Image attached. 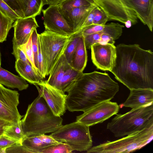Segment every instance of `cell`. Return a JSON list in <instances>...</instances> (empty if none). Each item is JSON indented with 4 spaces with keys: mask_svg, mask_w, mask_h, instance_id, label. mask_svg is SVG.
Instances as JSON below:
<instances>
[{
    "mask_svg": "<svg viewBox=\"0 0 153 153\" xmlns=\"http://www.w3.org/2000/svg\"><path fill=\"white\" fill-rule=\"evenodd\" d=\"M42 11L45 30L66 36L74 33L59 11L57 4L50 5Z\"/></svg>",
    "mask_w": 153,
    "mask_h": 153,
    "instance_id": "obj_12",
    "label": "cell"
},
{
    "mask_svg": "<svg viewBox=\"0 0 153 153\" xmlns=\"http://www.w3.org/2000/svg\"><path fill=\"white\" fill-rule=\"evenodd\" d=\"M73 35H64L45 29L42 33L38 34L46 76L49 75L53 68L64 53Z\"/></svg>",
    "mask_w": 153,
    "mask_h": 153,
    "instance_id": "obj_6",
    "label": "cell"
},
{
    "mask_svg": "<svg viewBox=\"0 0 153 153\" xmlns=\"http://www.w3.org/2000/svg\"><path fill=\"white\" fill-rule=\"evenodd\" d=\"M9 123L5 120L0 119V136L2 134L3 127Z\"/></svg>",
    "mask_w": 153,
    "mask_h": 153,
    "instance_id": "obj_40",
    "label": "cell"
},
{
    "mask_svg": "<svg viewBox=\"0 0 153 153\" xmlns=\"http://www.w3.org/2000/svg\"><path fill=\"white\" fill-rule=\"evenodd\" d=\"M20 47L22 48L25 52L27 59L32 66L37 71L34 62L32 46L31 35L28 41Z\"/></svg>",
    "mask_w": 153,
    "mask_h": 153,
    "instance_id": "obj_33",
    "label": "cell"
},
{
    "mask_svg": "<svg viewBox=\"0 0 153 153\" xmlns=\"http://www.w3.org/2000/svg\"><path fill=\"white\" fill-rule=\"evenodd\" d=\"M109 19L104 13L97 6L94 10L93 25H103L106 24Z\"/></svg>",
    "mask_w": 153,
    "mask_h": 153,
    "instance_id": "obj_32",
    "label": "cell"
},
{
    "mask_svg": "<svg viewBox=\"0 0 153 153\" xmlns=\"http://www.w3.org/2000/svg\"><path fill=\"white\" fill-rule=\"evenodd\" d=\"M39 27L35 17L20 18L15 21L12 40L13 51L25 44L33 30Z\"/></svg>",
    "mask_w": 153,
    "mask_h": 153,
    "instance_id": "obj_15",
    "label": "cell"
},
{
    "mask_svg": "<svg viewBox=\"0 0 153 153\" xmlns=\"http://www.w3.org/2000/svg\"><path fill=\"white\" fill-rule=\"evenodd\" d=\"M35 85L54 114L59 117L63 115L67 109V94L49 85L46 81L42 80Z\"/></svg>",
    "mask_w": 153,
    "mask_h": 153,
    "instance_id": "obj_11",
    "label": "cell"
},
{
    "mask_svg": "<svg viewBox=\"0 0 153 153\" xmlns=\"http://www.w3.org/2000/svg\"><path fill=\"white\" fill-rule=\"evenodd\" d=\"M124 24L126 27L127 28H129L132 25V22L130 20H128L126 21Z\"/></svg>",
    "mask_w": 153,
    "mask_h": 153,
    "instance_id": "obj_41",
    "label": "cell"
},
{
    "mask_svg": "<svg viewBox=\"0 0 153 153\" xmlns=\"http://www.w3.org/2000/svg\"><path fill=\"white\" fill-rule=\"evenodd\" d=\"M73 151L68 144L59 142L42 149L40 153H70Z\"/></svg>",
    "mask_w": 153,
    "mask_h": 153,
    "instance_id": "obj_30",
    "label": "cell"
},
{
    "mask_svg": "<svg viewBox=\"0 0 153 153\" xmlns=\"http://www.w3.org/2000/svg\"><path fill=\"white\" fill-rule=\"evenodd\" d=\"M63 0H43L44 5L58 4Z\"/></svg>",
    "mask_w": 153,
    "mask_h": 153,
    "instance_id": "obj_39",
    "label": "cell"
},
{
    "mask_svg": "<svg viewBox=\"0 0 153 153\" xmlns=\"http://www.w3.org/2000/svg\"><path fill=\"white\" fill-rule=\"evenodd\" d=\"M119 89L118 83L106 73H83L67 92L66 108L71 112H85L100 103L110 100Z\"/></svg>",
    "mask_w": 153,
    "mask_h": 153,
    "instance_id": "obj_2",
    "label": "cell"
},
{
    "mask_svg": "<svg viewBox=\"0 0 153 153\" xmlns=\"http://www.w3.org/2000/svg\"><path fill=\"white\" fill-rule=\"evenodd\" d=\"M153 124V105L132 108L123 114H117L107 128L115 137H123Z\"/></svg>",
    "mask_w": 153,
    "mask_h": 153,
    "instance_id": "obj_4",
    "label": "cell"
},
{
    "mask_svg": "<svg viewBox=\"0 0 153 153\" xmlns=\"http://www.w3.org/2000/svg\"><path fill=\"white\" fill-rule=\"evenodd\" d=\"M130 94L122 107L132 108L147 105L153 103V89L138 88L130 90Z\"/></svg>",
    "mask_w": 153,
    "mask_h": 153,
    "instance_id": "obj_18",
    "label": "cell"
},
{
    "mask_svg": "<svg viewBox=\"0 0 153 153\" xmlns=\"http://www.w3.org/2000/svg\"><path fill=\"white\" fill-rule=\"evenodd\" d=\"M0 10L5 15L14 21L21 18L14 10L2 0H0Z\"/></svg>",
    "mask_w": 153,
    "mask_h": 153,
    "instance_id": "obj_34",
    "label": "cell"
},
{
    "mask_svg": "<svg viewBox=\"0 0 153 153\" xmlns=\"http://www.w3.org/2000/svg\"><path fill=\"white\" fill-rule=\"evenodd\" d=\"M120 106L110 100L100 103L76 117V121L89 126L101 123L118 112Z\"/></svg>",
    "mask_w": 153,
    "mask_h": 153,
    "instance_id": "obj_9",
    "label": "cell"
},
{
    "mask_svg": "<svg viewBox=\"0 0 153 153\" xmlns=\"http://www.w3.org/2000/svg\"><path fill=\"white\" fill-rule=\"evenodd\" d=\"M15 21L5 15L0 10V42L6 40L8 33Z\"/></svg>",
    "mask_w": 153,
    "mask_h": 153,
    "instance_id": "obj_28",
    "label": "cell"
},
{
    "mask_svg": "<svg viewBox=\"0 0 153 153\" xmlns=\"http://www.w3.org/2000/svg\"><path fill=\"white\" fill-rule=\"evenodd\" d=\"M1 54L0 50V66H1Z\"/></svg>",
    "mask_w": 153,
    "mask_h": 153,
    "instance_id": "obj_43",
    "label": "cell"
},
{
    "mask_svg": "<svg viewBox=\"0 0 153 153\" xmlns=\"http://www.w3.org/2000/svg\"><path fill=\"white\" fill-rule=\"evenodd\" d=\"M50 135L58 141L68 144L73 151H87L92 146L89 126L76 121L62 125Z\"/></svg>",
    "mask_w": 153,
    "mask_h": 153,
    "instance_id": "obj_7",
    "label": "cell"
},
{
    "mask_svg": "<svg viewBox=\"0 0 153 153\" xmlns=\"http://www.w3.org/2000/svg\"><path fill=\"white\" fill-rule=\"evenodd\" d=\"M116 57L110 72L129 90L153 89V53L138 44H120L116 47Z\"/></svg>",
    "mask_w": 153,
    "mask_h": 153,
    "instance_id": "obj_1",
    "label": "cell"
},
{
    "mask_svg": "<svg viewBox=\"0 0 153 153\" xmlns=\"http://www.w3.org/2000/svg\"><path fill=\"white\" fill-rule=\"evenodd\" d=\"M14 10L21 18H24L26 6L20 0H2Z\"/></svg>",
    "mask_w": 153,
    "mask_h": 153,
    "instance_id": "obj_31",
    "label": "cell"
},
{
    "mask_svg": "<svg viewBox=\"0 0 153 153\" xmlns=\"http://www.w3.org/2000/svg\"><path fill=\"white\" fill-rule=\"evenodd\" d=\"M44 5L43 0H28L24 13V18L35 17L40 15Z\"/></svg>",
    "mask_w": 153,
    "mask_h": 153,
    "instance_id": "obj_27",
    "label": "cell"
},
{
    "mask_svg": "<svg viewBox=\"0 0 153 153\" xmlns=\"http://www.w3.org/2000/svg\"><path fill=\"white\" fill-rule=\"evenodd\" d=\"M32 153L22 144L17 143L6 149L5 153Z\"/></svg>",
    "mask_w": 153,
    "mask_h": 153,
    "instance_id": "obj_36",
    "label": "cell"
},
{
    "mask_svg": "<svg viewBox=\"0 0 153 153\" xmlns=\"http://www.w3.org/2000/svg\"><path fill=\"white\" fill-rule=\"evenodd\" d=\"M19 94L17 91L7 88L0 84V119L10 123H16L23 116L19 113Z\"/></svg>",
    "mask_w": 153,
    "mask_h": 153,
    "instance_id": "obj_10",
    "label": "cell"
},
{
    "mask_svg": "<svg viewBox=\"0 0 153 153\" xmlns=\"http://www.w3.org/2000/svg\"><path fill=\"white\" fill-rule=\"evenodd\" d=\"M2 135L22 144L25 136L23 131L21 120L16 123H9L4 126Z\"/></svg>",
    "mask_w": 153,
    "mask_h": 153,
    "instance_id": "obj_24",
    "label": "cell"
},
{
    "mask_svg": "<svg viewBox=\"0 0 153 153\" xmlns=\"http://www.w3.org/2000/svg\"><path fill=\"white\" fill-rule=\"evenodd\" d=\"M93 3L91 0H63L57 4L61 13L71 11L76 8L90 5Z\"/></svg>",
    "mask_w": 153,
    "mask_h": 153,
    "instance_id": "obj_26",
    "label": "cell"
},
{
    "mask_svg": "<svg viewBox=\"0 0 153 153\" xmlns=\"http://www.w3.org/2000/svg\"><path fill=\"white\" fill-rule=\"evenodd\" d=\"M135 13L138 19L150 30L153 27V0H123Z\"/></svg>",
    "mask_w": 153,
    "mask_h": 153,
    "instance_id": "obj_16",
    "label": "cell"
},
{
    "mask_svg": "<svg viewBox=\"0 0 153 153\" xmlns=\"http://www.w3.org/2000/svg\"><path fill=\"white\" fill-rule=\"evenodd\" d=\"M82 73L76 71L70 66L65 71L62 79L60 83V91L64 93L67 92Z\"/></svg>",
    "mask_w": 153,
    "mask_h": 153,
    "instance_id": "obj_25",
    "label": "cell"
},
{
    "mask_svg": "<svg viewBox=\"0 0 153 153\" xmlns=\"http://www.w3.org/2000/svg\"><path fill=\"white\" fill-rule=\"evenodd\" d=\"M124 27L119 23L111 22L105 24L102 31L83 36L86 48H91L96 43L114 44L121 36Z\"/></svg>",
    "mask_w": 153,
    "mask_h": 153,
    "instance_id": "obj_14",
    "label": "cell"
},
{
    "mask_svg": "<svg viewBox=\"0 0 153 153\" xmlns=\"http://www.w3.org/2000/svg\"><path fill=\"white\" fill-rule=\"evenodd\" d=\"M94 8L90 13L83 24L81 30L87 27L93 25V22L94 17Z\"/></svg>",
    "mask_w": 153,
    "mask_h": 153,
    "instance_id": "obj_38",
    "label": "cell"
},
{
    "mask_svg": "<svg viewBox=\"0 0 153 153\" xmlns=\"http://www.w3.org/2000/svg\"><path fill=\"white\" fill-rule=\"evenodd\" d=\"M31 41L34 64L36 67L39 50L38 33L37 32L36 29H35L32 33Z\"/></svg>",
    "mask_w": 153,
    "mask_h": 153,
    "instance_id": "obj_35",
    "label": "cell"
},
{
    "mask_svg": "<svg viewBox=\"0 0 153 153\" xmlns=\"http://www.w3.org/2000/svg\"><path fill=\"white\" fill-rule=\"evenodd\" d=\"M82 34L81 31H79L73 35L71 40L64 52L63 54L66 59L71 66L77 43Z\"/></svg>",
    "mask_w": 153,
    "mask_h": 153,
    "instance_id": "obj_29",
    "label": "cell"
},
{
    "mask_svg": "<svg viewBox=\"0 0 153 153\" xmlns=\"http://www.w3.org/2000/svg\"><path fill=\"white\" fill-rule=\"evenodd\" d=\"M97 6L93 3L61 13L75 33L81 30L90 13Z\"/></svg>",
    "mask_w": 153,
    "mask_h": 153,
    "instance_id": "obj_17",
    "label": "cell"
},
{
    "mask_svg": "<svg viewBox=\"0 0 153 153\" xmlns=\"http://www.w3.org/2000/svg\"><path fill=\"white\" fill-rule=\"evenodd\" d=\"M70 66L63 53L51 71L48 80H46L47 83L60 91L62 79L65 71Z\"/></svg>",
    "mask_w": 153,
    "mask_h": 153,
    "instance_id": "obj_20",
    "label": "cell"
},
{
    "mask_svg": "<svg viewBox=\"0 0 153 153\" xmlns=\"http://www.w3.org/2000/svg\"><path fill=\"white\" fill-rule=\"evenodd\" d=\"M153 138V124L143 130L118 140L92 147L88 153H129L139 149L149 143Z\"/></svg>",
    "mask_w": 153,
    "mask_h": 153,
    "instance_id": "obj_5",
    "label": "cell"
},
{
    "mask_svg": "<svg viewBox=\"0 0 153 153\" xmlns=\"http://www.w3.org/2000/svg\"><path fill=\"white\" fill-rule=\"evenodd\" d=\"M0 153H5V151L0 149Z\"/></svg>",
    "mask_w": 153,
    "mask_h": 153,
    "instance_id": "obj_44",
    "label": "cell"
},
{
    "mask_svg": "<svg viewBox=\"0 0 153 153\" xmlns=\"http://www.w3.org/2000/svg\"><path fill=\"white\" fill-rule=\"evenodd\" d=\"M15 67L20 76L31 84L35 85L43 80L37 71L29 63L17 60Z\"/></svg>",
    "mask_w": 153,
    "mask_h": 153,
    "instance_id": "obj_21",
    "label": "cell"
},
{
    "mask_svg": "<svg viewBox=\"0 0 153 153\" xmlns=\"http://www.w3.org/2000/svg\"><path fill=\"white\" fill-rule=\"evenodd\" d=\"M105 14L109 21H116L124 24L130 20L132 25L138 22L134 12L123 0H91Z\"/></svg>",
    "mask_w": 153,
    "mask_h": 153,
    "instance_id": "obj_8",
    "label": "cell"
},
{
    "mask_svg": "<svg viewBox=\"0 0 153 153\" xmlns=\"http://www.w3.org/2000/svg\"><path fill=\"white\" fill-rule=\"evenodd\" d=\"M18 143L2 135L0 136V149L4 151L14 144Z\"/></svg>",
    "mask_w": 153,
    "mask_h": 153,
    "instance_id": "obj_37",
    "label": "cell"
},
{
    "mask_svg": "<svg viewBox=\"0 0 153 153\" xmlns=\"http://www.w3.org/2000/svg\"><path fill=\"white\" fill-rule=\"evenodd\" d=\"M21 121L24 134L26 137L54 132L62 125L63 119L54 114L39 94L28 105Z\"/></svg>",
    "mask_w": 153,
    "mask_h": 153,
    "instance_id": "obj_3",
    "label": "cell"
},
{
    "mask_svg": "<svg viewBox=\"0 0 153 153\" xmlns=\"http://www.w3.org/2000/svg\"><path fill=\"white\" fill-rule=\"evenodd\" d=\"M20 0L21 1H22L24 4L26 6V5H27V4L28 2V0Z\"/></svg>",
    "mask_w": 153,
    "mask_h": 153,
    "instance_id": "obj_42",
    "label": "cell"
},
{
    "mask_svg": "<svg viewBox=\"0 0 153 153\" xmlns=\"http://www.w3.org/2000/svg\"><path fill=\"white\" fill-rule=\"evenodd\" d=\"M0 84L11 88L21 91L26 89L29 85L21 77L16 75L0 66Z\"/></svg>",
    "mask_w": 153,
    "mask_h": 153,
    "instance_id": "obj_22",
    "label": "cell"
},
{
    "mask_svg": "<svg viewBox=\"0 0 153 153\" xmlns=\"http://www.w3.org/2000/svg\"><path fill=\"white\" fill-rule=\"evenodd\" d=\"M84 39L82 34L80 36L74 54L71 66L77 71L83 72L87 61V54Z\"/></svg>",
    "mask_w": 153,
    "mask_h": 153,
    "instance_id": "obj_23",
    "label": "cell"
},
{
    "mask_svg": "<svg viewBox=\"0 0 153 153\" xmlns=\"http://www.w3.org/2000/svg\"><path fill=\"white\" fill-rule=\"evenodd\" d=\"M59 143L50 135L42 134L25 137L22 144L32 153H40L42 149Z\"/></svg>",
    "mask_w": 153,
    "mask_h": 153,
    "instance_id": "obj_19",
    "label": "cell"
},
{
    "mask_svg": "<svg viewBox=\"0 0 153 153\" xmlns=\"http://www.w3.org/2000/svg\"><path fill=\"white\" fill-rule=\"evenodd\" d=\"M91 58L97 69L111 71L116 57V47L111 44L96 43L91 47Z\"/></svg>",
    "mask_w": 153,
    "mask_h": 153,
    "instance_id": "obj_13",
    "label": "cell"
}]
</instances>
